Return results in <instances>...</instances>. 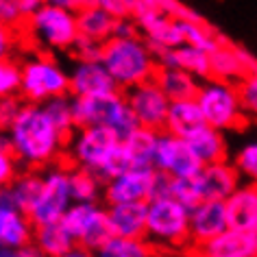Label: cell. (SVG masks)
<instances>
[{
  "label": "cell",
  "mask_w": 257,
  "mask_h": 257,
  "mask_svg": "<svg viewBox=\"0 0 257 257\" xmlns=\"http://www.w3.org/2000/svg\"><path fill=\"white\" fill-rule=\"evenodd\" d=\"M20 98V59L16 55L0 59V98Z\"/></svg>",
  "instance_id": "e575fe53"
},
{
  "label": "cell",
  "mask_w": 257,
  "mask_h": 257,
  "mask_svg": "<svg viewBox=\"0 0 257 257\" xmlns=\"http://www.w3.org/2000/svg\"><path fill=\"white\" fill-rule=\"evenodd\" d=\"M201 124H203V115L194 98L170 100L168 111H166V120H164V131L179 138H188Z\"/></svg>",
  "instance_id": "d4e9b609"
},
{
  "label": "cell",
  "mask_w": 257,
  "mask_h": 257,
  "mask_svg": "<svg viewBox=\"0 0 257 257\" xmlns=\"http://www.w3.org/2000/svg\"><path fill=\"white\" fill-rule=\"evenodd\" d=\"M72 115H74V126L102 124L111 128L120 140L126 138L138 126V122L124 100V94L120 89L72 96Z\"/></svg>",
  "instance_id": "8992f818"
},
{
  "label": "cell",
  "mask_w": 257,
  "mask_h": 257,
  "mask_svg": "<svg viewBox=\"0 0 257 257\" xmlns=\"http://www.w3.org/2000/svg\"><path fill=\"white\" fill-rule=\"evenodd\" d=\"M198 109H201L203 122L220 131H240L248 122V115L237 100L235 83L220 79H203L198 83L194 96Z\"/></svg>",
  "instance_id": "52a82bcc"
},
{
  "label": "cell",
  "mask_w": 257,
  "mask_h": 257,
  "mask_svg": "<svg viewBox=\"0 0 257 257\" xmlns=\"http://www.w3.org/2000/svg\"><path fill=\"white\" fill-rule=\"evenodd\" d=\"M124 100L131 109L138 126H146L153 131H164V120L168 111V96L157 85L155 79L142 81L138 85L124 89Z\"/></svg>",
  "instance_id": "7c38bea8"
},
{
  "label": "cell",
  "mask_w": 257,
  "mask_h": 257,
  "mask_svg": "<svg viewBox=\"0 0 257 257\" xmlns=\"http://www.w3.org/2000/svg\"><path fill=\"white\" fill-rule=\"evenodd\" d=\"M0 131H3V120H0Z\"/></svg>",
  "instance_id": "bcb514c9"
},
{
  "label": "cell",
  "mask_w": 257,
  "mask_h": 257,
  "mask_svg": "<svg viewBox=\"0 0 257 257\" xmlns=\"http://www.w3.org/2000/svg\"><path fill=\"white\" fill-rule=\"evenodd\" d=\"M20 33L31 42L33 48L48 50V53H70L79 37L76 14L59 5L42 3L24 20Z\"/></svg>",
  "instance_id": "277c9868"
},
{
  "label": "cell",
  "mask_w": 257,
  "mask_h": 257,
  "mask_svg": "<svg viewBox=\"0 0 257 257\" xmlns=\"http://www.w3.org/2000/svg\"><path fill=\"white\" fill-rule=\"evenodd\" d=\"M59 222L72 235L74 244H79L87 253H96L113 235L107 218V207H102L100 203L72 201L59 218Z\"/></svg>",
  "instance_id": "9c48e42d"
},
{
  "label": "cell",
  "mask_w": 257,
  "mask_h": 257,
  "mask_svg": "<svg viewBox=\"0 0 257 257\" xmlns=\"http://www.w3.org/2000/svg\"><path fill=\"white\" fill-rule=\"evenodd\" d=\"M181 35H183V44H192L196 48H203V50H214L218 44H220L224 37H220L214 29L209 27L203 18H196V20H181Z\"/></svg>",
  "instance_id": "d6a6232c"
},
{
  "label": "cell",
  "mask_w": 257,
  "mask_h": 257,
  "mask_svg": "<svg viewBox=\"0 0 257 257\" xmlns=\"http://www.w3.org/2000/svg\"><path fill=\"white\" fill-rule=\"evenodd\" d=\"M153 166H133L120 175L107 179L102 185V201L109 203H146L153 196L155 183Z\"/></svg>",
  "instance_id": "4fadbf2b"
},
{
  "label": "cell",
  "mask_w": 257,
  "mask_h": 257,
  "mask_svg": "<svg viewBox=\"0 0 257 257\" xmlns=\"http://www.w3.org/2000/svg\"><path fill=\"white\" fill-rule=\"evenodd\" d=\"M33 231L35 224L31 222L27 211L16 207L0 188V248L16 250L24 244L33 242Z\"/></svg>",
  "instance_id": "2e32d148"
},
{
  "label": "cell",
  "mask_w": 257,
  "mask_h": 257,
  "mask_svg": "<svg viewBox=\"0 0 257 257\" xmlns=\"http://www.w3.org/2000/svg\"><path fill=\"white\" fill-rule=\"evenodd\" d=\"M44 109H46L48 118L55 122V126L59 128L63 136H70L74 131V115H72V96L70 94H61L55 96L46 102H42Z\"/></svg>",
  "instance_id": "836d02e7"
},
{
  "label": "cell",
  "mask_w": 257,
  "mask_h": 257,
  "mask_svg": "<svg viewBox=\"0 0 257 257\" xmlns=\"http://www.w3.org/2000/svg\"><path fill=\"white\" fill-rule=\"evenodd\" d=\"M157 133L159 131H153V128H146V126H136L126 138L120 140L122 146L128 153V157H131L133 166H153Z\"/></svg>",
  "instance_id": "4dcf8cb0"
},
{
  "label": "cell",
  "mask_w": 257,
  "mask_h": 257,
  "mask_svg": "<svg viewBox=\"0 0 257 257\" xmlns=\"http://www.w3.org/2000/svg\"><path fill=\"white\" fill-rule=\"evenodd\" d=\"M153 253H155V248L151 246L146 237H124V235H111L96 250V255L102 257H149Z\"/></svg>",
  "instance_id": "1f68e13d"
},
{
  "label": "cell",
  "mask_w": 257,
  "mask_h": 257,
  "mask_svg": "<svg viewBox=\"0 0 257 257\" xmlns=\"http://www.w3.org/2000/svg\"><path fill=\"white\" fill-rule=\"evenodd\" d=\"M44 3H50V5H59L63 9H70V11H79L83 7H87V5H92V0H44Z\"/></svg>",
  "instance_id": "f6af8a7d"
},
{
  "label": "cell",
  "mask_w": 257,
  "mask_h": 257,
  "mask_svg": "<svg viewBox=\"0 0 257 257\" xmlns=\"http://www.w3.org/2000/svg\"><path fill=\"white\" fill-rule=\"evenodd\" d=\"M33 244L44 257H70L74 248V240L61 222H50L40 224L33 231Z\"/></svg>",
  "instance_id": "4316f807"
},
{
  "label": "cell",
  "mask_w": 257,
  "mask_h": 257,
  "mask_svg": "<svg viewBox=\"0 0 257 257\" xmlns=\"http://www.w3.org/2000/svg\"><path fill=\"white\" fill-rule=\"evenodd\" d=\"M168 194L175 196L185 207H192L194 203H198L201 201V190H198L196 175L194 177H170Z\"/></svg>",
  "instance_id": "d590c367"
},
{
  "label": "cell",
  "mask_w": 257,
  "mask_h": 257,
  "mask_svg": "<svg viewBox=\"0 0 257 257\" xmlns=\"http://www.w3.org/2000/svg\"><path fill=\"white\" fill-rule=\"evenodd\" d=\"M100 46H102L100 42L79 35L70 53L74 55V59H98V57H100Z\"/></svg>",
  "instance_id": "b9f144b4"
},
{
  "label": "cell",
  "mask_w": 257,
  "mask_h": 257,
  "mask_svg": "<svg viewBox=\"0 0 257 257\" xmlns=\"http://www.w3.org/2000/svg\"><path fill=\"white\" fill-rule=\"evenodd\" d=\"M42 188V170L37 168H20L18 175L5 185V194L9 196V201L20 207L22 211H29L33 205L37 192Z\"/></svg>",
  "instance_id": "f1b7e54d"
},
{
  "label": "cell",
  "mask_w": 257,
  "mask_h": 257,
  "mask_svg": "<svg viewBox=\"0 0 257 257\" xmlns=\"http://www.w3.org/2000/svg\"><path fill=\"white\" fill-rule=\"evenodd\" d=\"M70 203H72V194H70L68 183V164H63L61 159V162L48 166L46 172H42V188L27 214L35 227L59 222Z\"/></svg>",
  "instance_id": "30bf717a"
},
{
  "label": "cell",
  "mask_w": 257,
  "mask_h": 257,
  "mask_svg": "<svg viewBox=\"0 0 257 257\" xmlns=\"http://www.w3.org/2000/svg\"><path fill=\"white\" fill-rule=\"evenodd\" d=\"M196 181L198 190H201V198L224 201L242 183V177L233 164L227 162V159H220V162L203 164L201 170L196 172Z\"/></svg>",
  "instance_id": "ac0fdd59"
},
{
  "label": "cell",
  "mask_w": 257,
  "mask_h": 257,
  "mask_svg": "<svg viewBox=\"0 0 257 257\" xmlns=\"http://www.w3.org/2000/svg\"><path fill=\"white\" fill-rule=\"evenodd\" d=\"M68 94V70L48 50L35 48L20 59V98L29 102H46Z\"/></svg>",
  "instance_id": "5b68a950"
},
{
  "label": "cell",
  "mask_w": 257,
  "mask_h": 257,
  "mask_svg": "<svg viewBox=\"0 0 257 257\" xmlns=\"http://www.w3.org/2000/svg\"><path fill=\"white\" fill-rule=\"evenodd\" d=\"M107 218L113 235L144 237L146 233V203H109Z\"/></svg>",
  "instance_id": "603a6c76"
},
{
  "label": "cell",
  "mask_w": 257,
  "mask_h": 257,
  "mask_svg": "<svg viewBox=\"0 0 257 257\" xmlns=\"http://www.w3.org/2000/svg\"><path fill=\"white\" fill-rule=\"evenodd\" d=\"M20 40H22L20 29L7 27V24L0 22V59L16 55L18 46H20Z\"/></svg>",
  "instance_id": "60d3db41"
},
{
  "label": "cell",
  "mask_w": 257,
  "mask_h": 257,
  "mask_svg": "<svg viewBox=\"0 0 257 257\" xmlns=\"http://www.w3.org/2000/svg\"><path fill=\"white\" fill-rule=\"evenodd\" d=\"M229 229L227 211L222 201H207L201 198L190 207V240L192 248L201 246L203 242L211 240L214 235Z\"/></svg>",
  "instance_id": "e0dca14e"
},
{
  "label": "cell",
  "mask_w": 257,
  "mask_h": 257,
  "mask_svg": "<svg viewBox=\"0 0 257 257\" xmlns=\"http://www.w3.org/2000/svg\"><path fill=\"white\" fill-rule=\"evenodd\" d=\"M98 59L120 92L153 79L159 66L153 48L140 33L111 35L102 42Z\"/></svg>",
  "instance_id": "7a4b0ae2"
},
{
  "label": "cell",
  "mask_w": 257,
  "mask_h": 257,
  "mask_svg": "<svg viewBox=\"0 0 257 257\" xmlns=\"http://www.w3.org/2000/svg\"><path fill=\"white\" fill-rule=\"evenodd\" d=\"M115 83L100 63V59H76L72 70L68 72V94L70 96H85L113 92Z\"/></svg>",
  "instance_id": "ffe728a7"
},
{
  "label": "cell",
  "mask_w": 257,
  "mask_h": 257,
  "mask_svg": "<svg viewBox=\"0 0 257 257\" xmlns=\"http://www.w3.org/2000/svg\"><path fill=\"white\" fill-rule=\"evenodd\" d=\"M235 92H237V100H240L244 113L253 115L257 111V76H255V72L242 76V79L235 83Z\"/></svg>",
  "instance_id": "74e56055"
},
{
  "label": "cell",
  "mask_w": 257,
  "mask_h": 257,
  "mask_svg": "<svg viewBox=\"0 0 257 257\" xmlns=\"http://www.w3.org/2000/svg\"><path fill=\"white\" fill-rule=\"evenodd\" d=\"M20 168H22L20 162L16 159L7 138H5V133L0 131V188H5V185L18 175Z\"/></svg>",
  "instance_id": "ab89813d"
},
{
  "label": "cell",
  "mask_w": 257,
  "mask_h": 257,
  "mask_svg": "<svg viewBox=\"0 0 257 257\" xmlns=\"http://www.w3.org/2000/svg\"><path fill=\"white\" fill-rule=\"evenodd\" d=\"M0 22L7 24V27H14V29H22L24 16L16 9L14 3H9V0H0Z\"/></svg>",
  "instance_id": "7bdbcfd3"
},
{
  "label": "cell",
  "mask_w": 257,
  "mask_h": 257,
  "mask_svg": "<svg viewBox=\"0 0 257 257\" xmlns=\"http://www.w3.org/2000/svg\"><path fill=\"white\" fill-rule=\"evenodd\" d=\"M128 168H133V162H131V157H128V153L126 149L122 146V142H118V146L111 151V155H109L105 159V164L100 166V170H98V177L102 179V181H107V179H111L115 175H120V172H124Z\"/></svg>",
  "instance_id": "8d00e7d4"
},
{
  "label": "cell",
  "mask_w": 257,
  "mask_h": 257,
  "mask_svg": "<svg viewBox=\"0 0 257 257\" xmlns=\"http://www.w3.org/2000/svg\"><path fill=\"white\" fill-rule=\"evenodd\" d=\"M159 66L181 68L185 72L194 74L198 81L209 76V53L203 48H196L192 44H179L172 48H164L155 55Z\"/></svg>",
  "instance_id": "7402d4cb"
},
{
  "label": "cell",
  "mask_w": 257,
  "mask_h": 257,
  "mask_svg": "<svg viewBox=\"0 0 257 257\" xmlns=\"http://www.w3.org/2000/svg\"><path fill=\"white\" fill-rule=\"evenodd\" d=\"M68 183L72 201L79 203H98L102 198V185L105 181L94 170L81 168V166L68 164Z\"/></svg>",
  "instance_id": "f546056e"
},
{
  "label": "cell",
  "mask_w": 257,
  "mask_h": 257,
  "mask_svg": "<svg viewBox=\"0 0 257 257\" xmlns=\"http://www.w3.org/2000/svg\"><path fill=\"white\" fill-rule=\"evenodd\" d=\"M153 79H155L157 85L164 89V94L168 96V100L194 98L198 83H201L194 74L185 72L181 68H172V66H157Z\"/></svg>",
  "instance_id": "484cf974"
},
{
  "label": "cell",
  "mask_w": 257,
  "mask_h": 257,
  "mask_svg": "<svg viewBox=\"0 0 257 257\" xmlns=\"http://www.w3.org/2000/svg\"><path fill=\"white\" fill-rule=\"evenodd\" d=\"M231 164L235 166V170L240 172L242 179L255 181V177H257V144L255 142L244 144L242 149L237 151V155Z\"/></svg>",
  "instance_id": "f35d334b"
},
{
  "label": "cell",
  "mask_w": 257,
  "mask_h": 257,
  "mask_svg": "<svg viewBox=\"0 0 257 257\" xmlns=\"http://www.w3.org/2000/svg\"><path fill=\"white\" fill-rule=\"evenodd\" d=\"M201 159L190 149L188 140L172 136L168 131L157 133V144L153 153V168L168 177H194L201 170Z\"/></svg>",
  "instance_id": "8fae6325"
},
{
  "label": "cell",
  "mask_w": 257,
  "mask_h": 257,
  "mask_svg": "<svg viewBox=\"0 0 257 257\" xmlns=\"http://www.w3.org/2000/svg\"><path fill=\"white\" fill-rule=\"evenodd\" d=\"M255 72V59L248 50L233 46L222 40L214 50H209V76L220 81L237 83L242 76Z\"/></svg>",
  "instance_id": "9a60e30c"
},
{
  "label": "cell",
  "mask_w": 257,
  "mask_h": 257,
  "mask_svg": "<svg viewBox=\"0 0 257 257\" xmlns=\"http://www.w3.org/2000/svg\"><path fill=\"white\" fill-rule=\"evenodd\" d=\"M113 22L115 18L109 11L100 9L98 5H87L76 11V29L81 37H89L96 42H105L113 35Z\"/></svg>",
  "instance_id": "83f0119b"
},
{
  "label": "cell",
  "mask_w": 257,
  "mask_h": 257,
  "mask_svg": "<svg viewBox=\"0 0 257 257\" xmlns=\"http://www.w3.org/2000/svg\"><path fill=\"white\" fill-rule=\"evenodd\" d=\"M133 20H136L138 33L149 42L153 53H159L164 48H172L183 44L181 35V22L175 16H168L157 9H136L133 11Z\"/></svg>",
  "instance_id": "5bb4252c"
},
{
  "label": "cell",
  "mask_w": 257,
  "mask_h": 257,
  "mask_svg": "<svg viewBox=\"0 0 257 257\" xmlns=\"http://www.w3.org/2000/svg\"><path fill=\"white\" fill-rule=\"evenodd\" d=\"M229 227L242 231H257V190L255 183H240L231 194L224 198Z\"/></svg>",
  "instance_id": "44dd1931"
},
{
  "label": "cell",
  "mask_w": 257,
  "mask_h": 257,
  "mask_svg": "<svg viewBox=\"0 0 257 257\" xmlns=\"http://www.w3.org/2000/svg\"><path fill=\"white\" fill-rule=\"evenodd\" d=\"M118 142L120 138L109 126L102 124L74 126V131L66 140L63 162H68L70 166H81V168L94 170L98 175L100 166L111 155V151L118 146Z\"/></svg>",
  "instance_id": "ba28073f"
},
{
  "label": "cell",
  "mask_w": 257,
  "mask_h": 257,
  "mask_svg": "<svg viewBox=\"0 0 257 257\" xmlns=\"http://www.w3.org/2000/svg\"><path fill=\"white\" fill-rule=\"evenodd\" d=\"M3 133L22 168L42 170L63 159L68 138L55 126L40 102L22 100Z\"/></svg>",
  "instance_id": "6da1fadb"
},
{
  "label": "cell",
  "mask_w": 257,
  "mask_h": 257,
  "mask_svg": "<svg viewBox=\"0 0 257 257\" xmlns=\"http://www.w3.org/2000/svg\"><path fill=\"white\" fill-rule=\"evenodd\" d=\"M9 3H14V5H16V9L20 11V14L24 16V20H27V18L33 14L37 7H40L44 0H9Z\"/></svg>",
  "instance_id": "ee69618b"
},
{
  "label": "cell",
  "mask_w": 257,
  "mask_h": 257,
  "mask_svg": "<svg viewBox=\"0 0 257 257\" xmlns=\"http://www.w3.org/2000/svg\"><path fill=\"white\" fill-rule=\"evenodd\" d=\"M185 140H188L190 149L194 151V155L201 159V164L220 162V159L229 157V144L224 138V131L205 124V122L201 126H196Z\"/></svg>",
  "instance_id": "cb8c5ba5"
},
{
  "label": "cell",
  "mask_w": 257,
  "mask_h": 257,
  "mask_svg": "<svg viewBox=\"0 0 257 257\" xmlns=\"http://www.w3.org/2000/svg\"><path fill=\"white\" fill-rule=\"evenodd\" d=\"M194 253L205 257H255L257 255V231H242L235 227L203 242Z\"/></svg>",
  "instance_id": "d6986e66"
},
{
  "label": "cell",
  "mask_w": 257,
  "mask_h": 257,
  "mask_svg": "<svg viewBox=\"0 0 257 257\" xmlns=\"http://www.w3.org/2000/svg\"><path fill=\"white\" fill-rule=\"evenodd\" d=\"M153 248L185 250L192 248L190 240V207L170 194L151 196L146 201V233Z\"/></svg>",
  "instance_id": "3957f363"
}]
</instances>
